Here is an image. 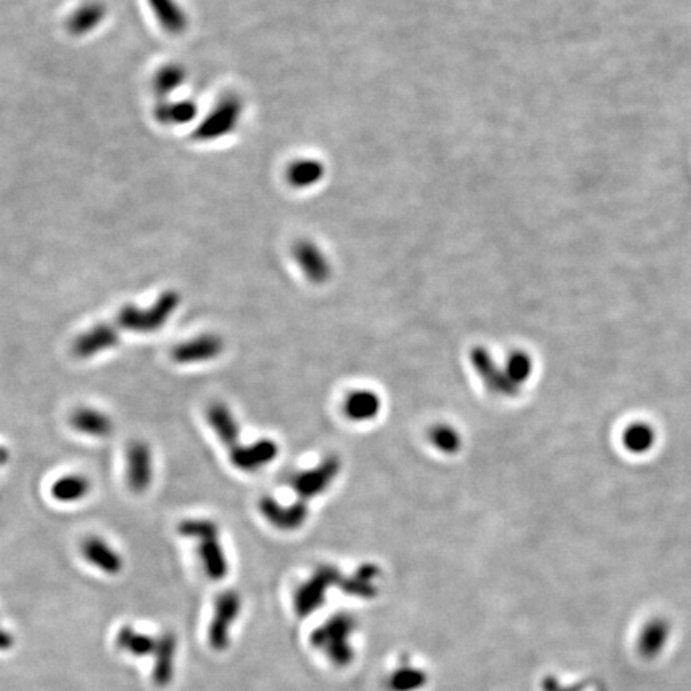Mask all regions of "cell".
<instances>
[{
  "label": "cell",
  "mask_w": 691,
  "mask_h": 691,
  "mask_svg": "<svg viewBox=\"0 0 691 691\" xmlns=\"http://www.w3.org/2000/svg\"><path fill=\"white\" fill-rule=\"evenodd\" d=\"M180 533L198 541V555L210 578L221 579L228 571L226 557L220 544V530L216 524L206 518H190L180 524Z\"/></svg>",
  "instance_id": "6da1fadb"
},
{
  "label": "cell",
  "mask_w": 691,
  "mask_h": 691,
  "mask_svg": "<svg viewBox=\"0 0 691 691\" xmlns=\"http://www.w3.org/2000/svg\"><path fill=\"white\" fill-rule=\"evenodd\" d=\"M180 305V297L175 291H167L157 299L156 305L140 309L136 306H125L117 315L115 323L120 329L133 333H152L162 329Z\"/></svg>",
  "instance_id": "7a4b0ae2"
},
{
  "label": "cell",
  "mask_w": 691,
  "mask_h": 691,
  "mask_svg": "<svg viewBox=\"0 0 691 691\" xmlns=\"http://www.w3.org/2000/svg\"><path fill=\"white\" fill-rule=\"evenodd\" d=\"M242 115V101L234 95H228L216 105L206 120L200 124L196 136L200 140H216L234 132Z\"/></svg>",
  "instance_id": "3957f363"
},
{
  "label": "cell",
  "mask_w": 691,
  "mask_h": 691,
  "mask_svg": "<svg viewBox=\"0 0 691 691\" xmlns=\"http://www.w3.org/2000/svg\"><path fill=\"white\" fill-rule=\"evenodd\" d=\"M339 470H341V462L337 456H329L314 470H305L295 476L291 480V486L303 501L311 500L314 496L329 490V486L338 477Z\"/></svg>",
  "instance_id": "277c9868"
},
{
  "label": "cell",
  "mask_w": 691,
  "mask_h": 691,
  "mask_svg": "<svg viewBox=\"0 0 691 691\" xmlns=\"http://www.w3.org/2000/svg\"><path fill=\"white\" fill-rule=\"evenodd\" d=\"M127 482L133 493H143L152 482V453L148 444L135 440L127 448Z\"/></svg>",
  "instance_id": "5b68a950"
},
{
  "label": "cell",
  "mask_w": 691,
  "mask_h": 691,
  "mask_svg": "<svg viewBox=\"0 0 691 691\" xmlns=\"http://www.w3.org/2000/svg\"><path fill=\"white\" fill-rule=\"evenodd\" d=\"M222 349H224V343L221 338L206 333L176 346L172 351V357L175 362L182 365L208 362L221 354Z\"/></svg>",
  "instance_id": "8992f818"
},
{
  "label": "cell",
  "mask_w": 691,
  "mask_h": 691,
  "mask_svg": "<svg viewBox=\"0 0 691 691\" xmlns=\"http://www.w3.org/2000/svg\"><path fill=\"white\" fill-rule=\"evenodd\" d=\"M279 454V446L269 439L258 440L247 446H234L230 448V462L240 470H261L266 464L276 460Z\"/></svg>",
  "instance_id": "52a82bcc"
},
{
  "label": "cell",
  "mask_w": 691,
  "mask_h": 691,
  "mask_svg": "<svg viewBox=\"0 0 691 691\" xmlns=\"http://www.w3.org/2000/svg\"><path fill=\"white\" fill-rule=\"evenodd\" d=\"M119 343L117 330L109 323H98L77 338L73 345V354L79 359H89L99 353H106Z\"/></svg>",
  "instance_id": "ba28073f"
},
{
  "label": "cell",
  "mask_w": 691,
  "mask_h": 691,
  "mask_svg": "<svg viewBox=\"0 0 691 691\" xmlns=\"http://www.w3.org/2000/svg\"><path fill=\"white\" fill-rule=\"evenodd\" d=\"M260 509L266 520L280 530H295L301 527L309 514L303 500L291 506H282L280 502L276 501V498H269V496H266L263 501L260 502Z\"/></svg>",
  "instance_id": "9c48e42d"
},
{
  "label": "cell",
  "mask_w": 691,
  "mask_h": 691,
  "mask_svg": "<svg viewBox=\"0 0 691 691\" xmlns=\"http://www.w3.org/2000/svg\"><path fill=\"white\" fill-rule=\"evenodd\" d=\"M293 256L301 271L305 272L306 277L311 282L323 283L329 280L331 274L329 260L311 240H299L293 248Z\"/></svg>",
  "instance_id": "30bf717a"
},
{
  "label": "cell",
  "mask_w": 691,
  "mask_h": 691,
  "mask_svg": "<svg viewBox=\"0 0 691 691\" xmlns=\"http://www.w3.org/2000/svg\"><path fill=\"white\" fill-rule=\"evenodd\" d=\"M82 554L90 565L107 575H117L124 568V560L120 554L98 536H91L83 541Z\"/></svg>",
  "instance_id": "8fae6325"
},
{
  "label": "cell",
  "mask_w": 691,
  "mask_h": 691,
  "mask_svg": "<svg viewBox=\"0 0 691 691\" xmlns=\"http://www.w3.org/2000/svg\"><path fill=\"white\" fill-rule=\"evenodd\" d=\"M71 426L81 434L97 437V439L109 436L114 429L113 420L107 416L106 413L99 412L97 408H90V407L77 408L71 415Z\"/></svg>",
  "instance_id": "7c38bea8"
},
{
  "label": "cell",
  "mask_w": 691,
  "mask_h": 691,
  "mask_svg": "<svg viewBox=\"0 0 691 691\" xmlns=\"http://www.w3.org/2000/svg\"><path fill=\"white\" fill-rule=\"evenodd\" d=\"M206 416H208V421H210V426L214 428L216 436L221 440L222 444L229 446V448L237 446L239 424H237V420L234 418V415H232V412L224 403L210 405Z\"/></svg>",
  "instance_id": "4fadbf2b"
},
{
  "label": "cell",
  "mask_w": 691,
  "mask_h": 691,
  "mask_svg": "<svg viewBox=\"0 0 691 691\" xmlns=\"http://www.w3.org/2000/svg\"><path fill=\"white\" fill-rule=\"evenodd\" d=\"M379 412H381V399L377 392L369 391V389L354 391L346 399L345 413L349 420H375Z\"/></svg>",
  "instance_id": "5bb4252c"
},
{
  "label": "cell",
  "mask_w": 691,
  "mask_h": 691,
  "mask_svg": "<svg viewBox=\"0 0 691 691\" xmlns=\"http://www.w3.org/2000/svg\"><path fill=\"white\" fill-rule=\"evenodd\" d=\"M325 175V167L315 159H298L288 165L287 182L297 190L313 188L314 184L322 182Z\"/></svg>",
  "instance_id": "9a60e30c"
},
{
  "label": "cell",
  "mask_w": 691,
  "mask_h": 691,
  "mask_svg": "<svg viewBox=\"0 0 691 691\" xmlns=\"http://www.w3.org/2000/svg\"><path fill=\"white\" fill-rule=\"evenodd\" d=\"M175 648H176V642H175V637L172 633H164L157 639L156 651L152 655V656H156L152 679L159 687H167L168 683L172 682Z\"/></svg>",
  "instance_id": "2e32d148"
},
{
  "label": "cell",
  "mask_w": 691,
  "mask_h": 691,
  "mask_svg": "<svg viewBox=\"0 0 691 691\" xmlns=\"http://www.w3.org/2000/svg\"><path fill=\"white\" fill-rule=\"evenodd\" d=\"M89 493H90V482L81 474L63 476L51 486V494L59 502L81 501Z\"/></svg>",
  "instance_id": "e0dca14e"
},
{
  "label": "cell",
  "mask_w": 691,
  "mask_h": 691,
  "mask_svg": "<svg viewBox=\"0 0 691 691\" xmlns=\"http://www.w3.org/2000/svg\"><path fill=\"white\" fill-rule=\"evenodd\" d=\"M115 643L120 650L127 651L133 656H148V655H154L157 639L148 633H136L132 625H125L117 633Z\"/></svg>",
  "instance_id": "ac0fdd59"
},
{
  "label": "cell",
  "mask_w": 691,
  "mask_h": 691,
  "mask_svg": "<svg viewBox=\"0 0 691 691\" xmlns=\"http://www.w3.org/2000/svg\"><path fill=\"white\" fill-rule=\"evenodd\" d=\"M431 444L436 446L439 452L445 454H453L458 452L461 446V437L452 426L448 424H437L429 432Z\"/></svg>",
  "instance_id": "d6986e66"
},
{
  "label": "cell",
  "mask_w": 691,
  "mask_h": 691,
  "mask_svg": "<svg viewBox=\"0 0 691 691\" xmlns=\"http://www.w3.org/2000/svg\"><path fill=\"white\" fill-rule=\"evenodd\" d=\"M152 2H154L157 12L160 13V17L164 19L168 29H172L175 33H180L184 29L186 17L173 0H152Z\"/></svg>",
  "instance_id": "ffe728a7"
},
{
  "label": "cell",
  "mask_w": 691,
  "mask_h": 691,
  "mask_svg": "<svg viewBox=\"0 0 691 691\" xmlns=\"http://www.w3.org/2000/svg\"><path fill=\"white\" fill-rule=\"evenodd\" d=\"M194 115H196V106L188 101L175 105L172 111L168 113V117L172 119L173 122H188L190 119H194Z\"/></svg>",
  "instance_id": "44dd1931"
},
{
  "label": "cell",
  "mask_w": 691,
  "mask_h": 691,
  "mask_svg": "<svg viewBox=\"0 0 691 691\" xmlns=\"http://www.w3.org/2000/svg\"><path fill=\"white\" fill-rule=\"evenodd\" d=\"M13 643H15V641H13V637L10 635V633L0 627V650H9V648L13 647Z\"/></svg>",
  "instance_id": "7402d4cb"
},
{
  "label": "cell",
  "mask_w": 691,
  "mask_h": 691,
  "mask_svg": "<svg viewBox=\"0 0 691 691\" xmlns=\"http://www.w3.org/2000/svg\"><path fill=\"white\" fill-rule=\"evenodd\" d=\"M9 461V450L5 446H0V468Z\"/></svg>",
  "instance_id": "603a6c76"
}]
</instances>
